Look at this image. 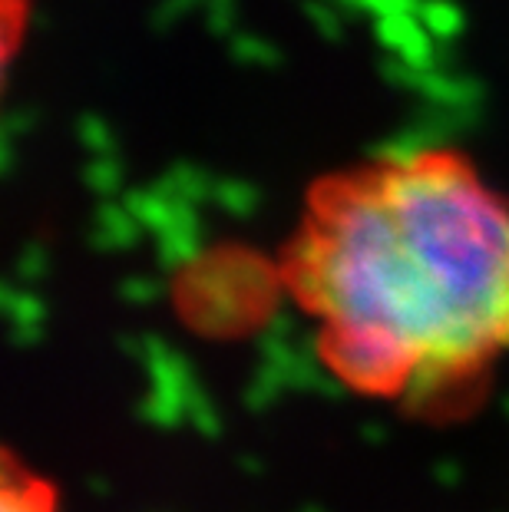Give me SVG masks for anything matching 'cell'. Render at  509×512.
Returning a JSON list of instances; mask_svg holds the SVG:
<instances>
[{"label": "cell", "mask_w": 509, "mask_h": 512, "mask_svg": "<svg viewBox=\"0 0 509 512\" xmlns=\"http://www.w3.org/2000/svg\"><path fill=\"white\" fill-rule=\"evenodd\" d=\"M285 285L344 387L460 394L509 357V199L457 149L364 159L311 185Z\"/></svg>", "instance_id": "1"}, {"label": "cell", "mask_w": 509, "mask_h": 512, "mask_svg": "<svg viewBox=\"0 0 509 512\" xmlns=\"http://www.w3.org/2000/svg\"><path fill=\"white\" fill-rule=\"evenodd\" d=\"M4 512H53V496L37 476L10 466L4 483Z\"/></svg>", "instance_id": "2"}]
</instances>
